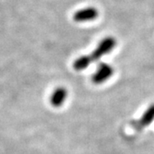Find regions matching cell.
Here are the masks:
<instances>
[{
  "label": "cell",
  "mask_w": 154,
  "mask_h": 154,
  "mask_svg": "<svg viewBox=\"0 0 154 154\" xmlns=\"http://www.w3.org/2000/svg\"><path fill=\"white\" fill-rule=\"evenodd\" d=\"M113 73H114L113 67L108 63H99L97 70L94 72V74L93 75L92 81L96 85L103 84L112 76Z\"/></svg>",
  "instance_id": "2"
},
{
  "label": "cell",
  "mask_w": 154,
  "mask_h": 154,
  "mask_svg": "<svg viewBox=\"0 0 154 154\" xmlns=\"http://www.w3.org/2000/svg\"><path fill=\"white\" fill-rule=\"evenodd\" d=\"M116 45V40L113 37H106L104 39H102L99 43L98 46L96 47V49L90 55H88L91 63H93L94 61H98L102 57L110 53L115 48Z\"/></svg>",
  "instance_id": "1"
},
{
  "label": "cell",
  "mask_w": 154,
  "mask_h": 154,
  "mask_svg": "<svg viewBox=\"0 0 154 154\" xmlns=\"http://www.w3.org/2000/svg\"><path fill=\"white\" fill-rule=\"evenodd\" d=\"M98 17L99 11L96 8L91 6L76 11L73 16V19L76 22H87L94 21L97 19Z\"/></svg>",
  "instance_id": "3"
},
{
  "label": "cell",
  "mask_w": 154,
  "mask_h": 154,
  "mask_svg": "<svg viewBox=\"0 0 154 154\" xmlns=\"http://www.w3.org/2000/svg\"><path fill=\"white\" fill-rule=\"evenodd\" d=\"M91 63H92L88 57V55H84L78 57L76 60H75V62L73 63V68L75 70L81 71L86 69Z\"/></svg>",
  "instance_id": "6"
},
{
  "label": "cell",
  "mask_w": 154,
  "mask_h": 154,
  "mask_svg": "<svg viewBox=\"0 0 154 154\" xmlns=\"http://www.w3.org/2000/svg\"><path fill=\"white\" fill-rule=\"evenodd\" d=\"M67 97H68V91L66 88L63 87H58L54 89L52 94H51L50 103L53 107L58 108L64 104Z\"/></svg>",
  "instance_id": "4"
},
{
  "label": "cell",
  "mask_w": 154,
  "mask_h": 154,
  "mask_svg": "<svg viewBox=\"0 0 154 154\" xmlns=\"http://www.w3.org/2000/svg\"><path fill=\"white\" fill-rule=\"evenodd\" d=\"M154 121V104L150 105L143 113L140 120V124L141 127H147Z\"/></svg>",
  "instance_id": "5"
}]
</instances>
